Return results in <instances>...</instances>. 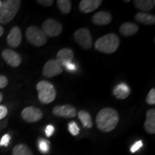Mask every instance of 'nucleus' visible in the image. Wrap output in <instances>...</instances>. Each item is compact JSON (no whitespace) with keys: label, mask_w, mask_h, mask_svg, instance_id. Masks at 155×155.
Returning <instances> with one entry per match:
<instances>
[{"label":"nucleus","mask_w":155,"mask_h":155,"mask_svg":"<svg viewBox=\"0 0 155 155\" xmlns=\"http://www.w3.org/2000/svg\"><path fill=\"white\" fill-rule=\"evenodd\" d=\"M118 112L112 108H104L96 116V125L98 129L104 132H110L116 127L119 123Z\"/></svg>","instance_id":"nucleus-1"},{"label":"nucleus","mask_w":155,"mask_h":155,"mask_svg":"<svg viewBox=\"0 0 155 155\" xmlns=\"http://www.w3.org/2000/svg\"><path fill=\"white\" fill-rule=\"evenodd\" d=\"M119 37L114 33H109L98 38L95 42V49L106 54L114 53L119 46Z\"/></svg>","instance_id":"nucleus-2"},{"label":"nucleus","mask_w":155,"mask_h":155,"mask_svg":"<svg viewBox=\"0 0 155 155\" xmlns=\"http://www.w3.org/2000/svg\"><path fill=\"white\" fill-rule=\"evenodd\" d=\"M20 6L21 1L19 0H6L2 2V5L0 8V23L7 24L11 22L16 16Z\"/></svg>","instance_id":"nucleus-3"},{"label":"nucleus","mask_w":155,"mask_h":155,"mask_svg":"<svg viewBox=\"0 0 155 155\" xmlns=\"http://www.w3.org/2000/svg\"><path fill=\"white\" fill-rule=\"evenodd\" d=\"M38 92V98L44 104L53 102L56 98V91L51 83L46 81H40L36 86Z\"/></svg>","instance_id":"nucleus-4"},{"label":"nucleus","mask_w":155,"mask_h":155,"mask_svg":"<svg viewBox=\"0 0 155 155\" xmlns=\"http://www.w3.org/2000/svg\"><path fill=\"white\" fill-rule=\"evenodd\" d=\"M26 38L31 44L37 47L44 45L47 42V36L42 30L35 26H30L27 29Z\"/></svg>","instance_id":"nucleus-5"},{"label":"nucleus","mask_w":155,"mask_h":155,"mask_svg":"<svg viewBox=\"0 0 155 155\" xmlns=\"http://www.w3.org/2000/svg\"><path fill=\"white\" fill-rule=\"evenodd\" d=\"M74 38L78 44L83 49L89 50L91 48L93 39L90 31L87 28H81L75 31Z\"/></svg>","instance_id":"nucleus-6"},{"label":"nucleus","mask_w":155,"mask_h":155,"mask_svg":"<svg viewBox=\"0 0 155 155\" xmlns=\"http://www.w3.org/2000/svg\"><path fill=\"white\" fill-rule=\"evenodd\" d=\"M42 32H44L46 36L58 37L61 33L63 30V26L61 23L53 19H48L43 22L42 26Z\"/></svg>","instance_id":"nucleus-7"},{"label":"nucleus","mask_w":155,"mask_h":155,"mask_svg":"<svg viewBox=\"0 0 155 155\" xmlns=\"http://www.w3.org/2000/svg\"><path fill=\"white\" fill-rule=\"evenodd\" d=\"M63 72V67L57 60H50L45 64L42 73L45 77L53 78Z\"/></svg>","instance_id":"nucleus-8"},{"label":"nucleus","mask_w":155,"mask_h":155,"mask_svg":"<svg viewBox=\"0 0 155 155\" xmlns=\"http://www.w3.org/2000/svg\"><path fill=\"white\" fill-rule=\"evenodd\" d=\"M22 119L29 123H33L40 121L42 118V112L38 108L34 106H28L22 110L21 114Z\"/></svg>","instance_id":"nucleus-9"},{"label":"nucleus","mask_w":155,"mask_h":155,"mask_svg":"<svg viewBox=\"0 0 155 155\" xmlns=\"http://www.w3.org/2000/svg\"><path fill=\"white\" fill-rule=\"evenodd\" d=\"M53 113L54 115L59 117L67 118V119L73 118L77 115L76 109L71 105L55 106L53 110Z\"/></svg>","instance_id":"nucleus-10"},{"label":"nucleus","mask_w":155,"mask_h":155,"mask_svg":"<svg viewBox=\"0 0 155 155\" xmlns=\"http://www.w3.org/2000/svg\"><path fill=\"white\" fill-rule=\"evenodd\" d=\"M2 55L7 63L12 67H18L22 63V58L20 55L12 50H5L2 52Z\"/></svg>","instance_id":"nucleus-11"},{"label":"nucleus","mask_w":155,"mask_h":155,"mask_svg":"<svg viewBox=\"0 0 155 155\" xmlns=\"http://www.w3.org/2000/svg\"><path fill=\"white\" fill-rule=\"evenodd\" d=\"M7 43L12 48H17L22 41V32L18 27L12 28L7 36Z\"/></svg>","instance_id":"nucleus-12"},{"label":"nucleus","mask_w":155,"mask_h":155,"mask_svg":"<svg viewBox=\"0 0 155 155\" xmlns=\"http://www.w3.org/2000/svg\"><path fill=\"white\" fill-rule=\"evenodd\" d=\"M101 3V0H82L79 4V9L83 13H90L98 9Z\"/></svg>","instance_id":"nucleus-13"},{"label":"nucleus","mask_w":155,"mask_h":155,"mask_svg":"<svg viewBox=\"0 0 155 155\" xmlns=\"http://www.w3.org/2000/svg\"><path fill=\"white\" fill-rule=\"evenodd\" d=\"M73 58V52L70 48H63L58 51L57 54V61L61 63L62 67L69 63H72Z\"/></svg>","instance_id":"nucleus-14"},{"label":"nucleus","mask_w":155,"mask_h":155,"mask_svg":"<svg viewBox=\"0 0 155 155\" xmlns=\"http://www.w3.org/2000/svg\"><path fill=\"white\" fill-rule=\"evenodd\" d=\"M112 20L111 14L108 12L101 11L95 14L92 17V21L96 25H108Z\"/></svg>","instance_id":"nucleus-15"},{"label":"nucleus","mask_w":155,"mask_h":155,"mask_svg":"<svg viewBox=\"0 0 155 155\" xmlns=\"http://www.w3.org/2000/svg\"><path fill=\"white\" fill-rule=\"evenodd\" d=\"M144 129L147 133L151 134H155V110L154 108L147 111Z\"/></svg>","instance_id":"nucleus-16"},{"label":"nucleus","mask_w":155,"mask_h":155,"mask_svg":"<svg viewBox=\"0 0 155 155\" xmlns=\"http://www.w3.org/2000/svg\"><path fill=\"white\" fill-rule=\"evenodd\" d=\"M130 88L127 83H121L114 88L113 94L119 99H125L130 94Z\"/></svg>","instance_id":"nucleus-17"},{"label":"nucleus","mask_w":155,"mask_h":155,"mask_svg":"<svg viewBox=\"0 0 155 155\" xmlns=\"http://www.w3.org/2000/svg\"><path fill=\"white\" fill-rule=\"evenodd\" d=\"M119 30L122 35L129 37L137 33L139 30V26L132 22H125L121 25Z\"/></svg>","instance_id":"nucleus-18"},{"label":"nucleus","mask_w":155,"mask_h":155,"mask_svg":"<svg viewBox=\"0 0 155 155\" xmlns=\"http://www.w3.org/2000/svg\"><path fill=\"white\" fill-rule=\"evenodd\" d=\"M134 19L139 23L146 25H152L155 23V17L154 15L144 12H139L135 15Z\"/></svg>","instance_id":"nucleus-19"},{"label":"nucleus","mask_w":155,"mask_h":155,"mask_svg":"<svg viewBox=\"0 0 155 155\" xmlns=\"http://www.w3.org/2000/svg\"><path fill=\"white\" fill-rule=\"evenodd\" d=\"M136 8L143 11H150L154 8L155 1L154 0H136L134 2Z\"/></svg>","instance_id":"nucleus-20"},{"label":"nucleus","mask_w":155,"mask_h":155,"mask_svg":"<svg viewBox=\"0 0 155 155\" xmlns=\"http://www.w3.org/2000/svg\"><path fill=\"white\" fill-rule=\"evenodd\" d=\"M79 119L82 123L83 127L88 128V129H91L93 127V121L92 118L89 114L88 112L86 111H80L78 114Z\"/></svg>","instance_id":"nucleus-21"},{"label":"nucleus","mask_w":155,"mask_h":155,"mask_svg":"<svg viewBox=\"0 0 155 155\" xmlns=\"http://www.w3.org/2000/svg\"><path fill=\"white\" fill-rule=\"evenodd\" d=\"M12 155H33L32 151L27 145L20 144L13 148Z\"/></svg>","instance_id":"nucleus-22"},{"label":"nucleus","mask_w":155,"mask_h":155,"mask_svg":"<svg viewBox=\"0 0 155 155\" xmlns=\"http://www.w3.org/2000/svg\"><path fill=\"white\" fill-rule=\"evenodd\" d=\"M57 5L58 9L64 15H67L71 12V2L69 0H58Z\"/></svg>","instance_id":"nucleus-23"},{"label":"nucleus","mask_w":155,"mask_h":155,"mask_svg":"<svg viewBox=\"0 0 155 155\" xmlns=\"http://www.w3.org/2000/svg\"><path fill=\"white\" fill-rule=\"evenodd\" d=\"M38 149L42 154H47L50 151V142L45 139L40 138L38 141Z\"/></svg>","instance_id":"nucleus-24"},{"label":"nucleus","mask_w":155,"mask_h":155,"mask_svg":"<svg viewBox=\"0 0 155 155\" xmlns=\"http://www.w3.org/2000/svg\"><path fill=\"white\" fill-rule=\"evenodd\" d=\"M68 130L73 136H77L80 132V129L75 121L70 122L68 124Z\"/></svg>","instance_id":"nucleus-25"},{"label":"nucleus","mask_w":155,"mask_h":155,"mask_svg":"<svg viewBox=\"0 0 155 155\" xmlns=\"http://www.w3.org/2000/svg\"><path fill=\"white\" fill-rule=\"evenodd\" d=\"M146 101L150 105H154L155 104V90L154 88H152L150 91L147 95Z\"/></svg>","instance_id":"nucleus-26"},{"label":"nucleus","mask_w":155,"mask_h":155,"mask_svg":"<svg viewBox=\"0 0 155 155\" xmlns=\"http://www.w3.org/2000/svg\"><path fill=\"white\" fill-rule=\"evenodd\" d=\"M11 137L9 134H5L2 137L1 141H0V146L2 147H7L8 146L9 141H10Z\"/></svg>","instance_id":"nucleus-27"},{"label":"nucleus","mask_w":155,"mask_h":155,"mask_svg":"<svg viewBox=\"0 0 155 155\" xmlns=\"http://www.w3.org/2000/svg\"><path fill=\"white\" fill-rule=\"evenodd\" d=\"M143 146V143H142V141L139 140L138 141H137V142L134 143L132 146L131 147V153H135L136 152H137L139 149L141 148V147Z\"/></svg>","instance_id":"nucleus-28"},{"label":"nucleus","mask_w":155,"mask_h":155,"mask_svg":"<svg viewBox=\"0 0 155 155\" xmlns=\"http://www.w3.org/2000/svg\"><path fill=\"white\" fill-rule=\"evenodd\" d=\"M54 131H55V128H54L53 125L50 124L48 125L47 127H46L45 129V134L48 137H51V136L53 134Z\"/></svg>","instance_id":"nucleus-29"},{"label":"nucleus","mask_w":155,"mask_h":155,"mask_svg":"<svg viewBox=\"0 0 155 155\" xmlns=\"http://www.w3.org/2000/svg\"><path fill=\"white\" fill-rule=\"evenodd\" d=\"M64 67L65 68V69H66L67 71H68V72H71H71H75V71L77 70L76 65H75V64L73 63H68Z\"/></svg>","instance_id":"nucleus-30"},{"label":"nucleus","mask_w":155,"mask_h":155,"mask_svg":"<svg viewBox=\"0 0 155 155\" xmlns=\"http://www.w3.org/2000/svg\"><path fill=\"white\" fill-rule=\"evenodd\" d=\"M37 2L44 6V7H50L53 5V0H38V1H37Z\"/></svg>","instance_id":"nucleus-31"},{"label":"nucleus","mask_w":155,"mask_h":155,"mask_svg":"<svg viewBox=\"0 0 155 155\" xmlns=\"http://www.w3.org/2000/svg\"><path fill=\"white\" fill-rule=\"evenodd\" d=\"M8 83V80L4 75H0V88H3L7 86Z\"/></svg>","instance_id":"nucleus-32"},{"label":"nucleus","mask_w":155,"mask_h":155,"mask_svg":"<svg viewBox=\"0 0 155 155\" xmlns=\"http://www.w3.org/2000/svg\"><path fill=\"white\" fill-rule=\"evenodd\" d=\"M7 114V108L5 106H0V120L5 118Z\"/></svg>","instance_id":"nucleus-33"},{"label":"nucleus","mask_w":155,"mask_h":155,"mask_svg":"<svg viewBox=\"0 0 155 155\" xmlns=\"http://www.w3.org/2000/svg\"><path fill=\"white\" fill-rule=\"evenodd\" d=\"M3 33H4V29H3L2 27L0 25V37L2 35Z\"/></svg>","instance_id":"nucleus-34"},{"label":"nucleus","mask_w":155,"mask_h":155,"mask_svg":"<svg viewBox=\"0 0 155 155\" xmlns=\"http://www.w3.org/2000/svg\"><path fill=\"white\" fill-rule=\"evenodd\" d=\"M2 98H3V96H2V94L1 93H0V102H1L2 101Z\"/></svg>","instance_id":"nucleus-35"},{"label":"nucleus","mask_w":155,"mask_h":155,"mask_svg":"<svg viewBox=\"0 0 155 155\" xmlns=\"http://www.w3.org/2000/svg\"><path fill=\"white\" fill-rule=\"evenodd\" d=\"M2 5V1H0V8H1Z\"/></svg>","instance_id":"nucleus-36"}]
</instances>
